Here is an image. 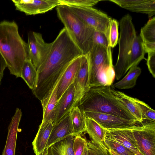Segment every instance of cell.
I'll return each mask as SVG.
<instances>
[{
    "label": "cell",
    "mask_w": 155,
    "mask_h": 155,
    "mask_svg": "<svg viewBox=\"0 0 155 155\" xmlns=\"http://www.w3.org/2000/svg\"><path fill=\"white\" fill-rule=\"evenodd\" d=\"M83 55L64 27L52 42L49 54L37 70L35 96L40 101L47 99L70 64Z\"/></svg>",
    "instance_id": "obj_1"
},
{
    "label": "cell",
    "mask_w": 155,
    "mask_h": 155,
    "mask_svg": "<svg viewBox=\"0 0 155 155\" xmlns=\"http://www.w3.org/2000/svg\"><path fill=\"white\" fill-rule=\"evenodd\" d=\"M132 17L127 14L120 21V36L117 60L114 66L115 77L118 80L131 68L137 66L143 59L145 51L141 38L137 35Z\"/></svg>",
    "instance_id": "obj_2"
},
{
    "label": "cell",
    "mask_w": 155,
    "mask_h": 155,
    "mask_svg": "<svg viewBox=\"0 0 155 155\" xmlns=\"http://www.w3.org/2000/svg\"><path fill=\"white\" fill-rule=\"evenodd\" d=\"M0 53L10 74L16 78L21 77L22 65L25 60L29 59L28 48L15 21L0 22Z\"/></svg>",
    "instance_id": "obj_3"
},
{
    "label": "cell",
    "mask_w": 155,
    "mask_h": 155,
    "mask_svg": "<svg viewBox=\"0 0 155 155\" xmlns=\"http://www.w3.org/2000/svg\"><path fill=\"white\" fill-rule=\"evenodd\" d=\"M78 106L83 112L110 114L139 123L124 105L112 94L111 86L91 88Z\"/></svg>",
    "instance_id": "obj_4"
},
{
    "label": "cell",
    "mask_w": 155,
    "mask_h": 155,
    "mask_svg": "<svg viewBox=\"0 0 155 155\" xmlns=\"http://www.w3.org/2000/svg\"><path fill=\"white\" fill-rule=\"evenodd\" d=\"M87 56L90 88L111 86L115 76L111 48L94 44Z\"/></svg>",
    "instance_id": "obj_5"
},
{
    "label": "cell",
    "mask_w": 155,
    "mask_h": 155,
    "mask_svg": "<svg viewBox=\"0 0 155 155\" xmlns=\"http://www.w3.org/2000/svg\"><path fill=\"white\" fill-rule=\"evenodd\" d=\"M56 9L58 18L70 38L83 55H87L93 45L95 29L84 22L68 6L59 5Z\"/></svg>",
    "instance_id": "obj_6"
},
{
    "label": "cell",
    "mask_w": 155,
    "mask_h": 155,
    "mask_svg": "<svg viewBox=\"0 0 155 155\" xmlns=\"http://www.w3.org/2000/svg\"><path fill=\"white\" fill-rule=\"evenodd\" d=\"M68 7L84 22L95 30L104 33L108 39L110 25L112 18L92 7Z\"/></svg>",
    "instance_id": "obj_7"
},
{
    "label": "cell",
    "mask_w": 155,
    "mask_h": 155,
    "mask_svg": "<svg viewBox=\"0 0 155 155\" xmlns=\"http://www.w3.org/2000/svg\"><path fill=\"white\" fill-rule=\"evenodd\" d=\"M141 124L132 129L138 150L143 155H155V122Z\"/></svg>",
    "instance_id": "obj_8"
},
{
    "label": "cell",
    "mask_w": 155,
    "mask_h": 155,
    "mask_svg": "<svg viewBox=\"0 0 155 155\" xmlns=\"http://www.w3.org/2000/svg\"><path fill=\"white\" fill-rule=\"evenodd\" d=\"M27 43L29 59L37 71L47 59L52 42H46L39 33L30 31L28 34Z\"/></svg>",
    "instance_id": "obj_9"
},
{
    "label": "cell",
    "mask_w": 155,
    "mask_h": 155,
    "mask_svg": "<svg viewBox=\"0 0 155 155\" xmlns=\"http://www.w3.org/2000/svg\"><path fill=\"white\" fill-rule=\"evenodd\" d=\"M87 117L96 121L105 129H132L137 123L113 115L91 111H84Z\"/></svg>",
    "instance_id": "obj_10"
},
{
    "label": "cell",
    "mask_w": 155,
    "mask_h": 155,
    "mask_svg": "<svg viewBox=\"0 0 155 155\" xmlns=\"http://www.w3.org/2000/svg\"><path fill=\"white\" fill-rule=\"evenodd\" d=\"M16 10L27 15L45 13L60 5L59 0H12Z\"/></svg>",
    "instance_id": "obj_11"
},
{
    "label": "cell",
    "mask_w": 155,
    "mask_h": 155,
    "mask_svg": "<svg viewBox=\"0 0 155 155\" xmlns=\"http://www.w3.org/2000/svg\"><path fill=\"white\" fill-rule=\"evenodd\" d=\"M89 68L87 55L81 56L79 67L73 82L74 87V106H78L80 100L90 89L89 86Z\"/></svg>",
    "instance_id": "obj_12"
},
{
    "label": "cell",
    "mask_w": 155,
    "mask_h": 155,
    "mask_svg": "<svg viewBox=\"0 0 155 155\" xmlns=\"http://www.w3.org/2000/svg\"><path fill=\"white\" fill-rule=\"evenodd\" d=\"M132 129H104L105 137L122 144L136 154L139 151L133 134Z\"/></svg>",
    "instance_id": "obj_13"
},
{
    "label": "cell",
    "mask_w": 155,
    "mask_h": 155,
    "mask_svg": "<svg viewBox=\"0 0 155 155\" xmlns=\"http://www.w3.org/2000/svg\"><path fill=\"white\" fill-rule=\"evenodd\" d=\"M130 11L147 14L149 18L155 14V0H110Z\"/></svg>",
    "instance_id": "obj_14"
},
{
    "label": "cell",
    "mask_w": 155,
    "mask_h": 155,
    "mask_svg": "<svg viewBox=\"0 0 155 155\" xmlns=\"http://www.w3.org/2000/svg\"><path fill=\"white\" fill-rule=\"evenodd\" d=\"M70 111L59 122L53 125L45 149L55 143L73 135Z\"/></svg>",
    "instance_id": "obj_15"
},
{
    "label": "cell",
    "mask_w": 155,
    "mask_h": 155,
    "mask_svg": "<svg viewBox=\"0 0 155 155\" xmlns=\"http://www.w3.org/2000/svg\"><path fill=\"white\" fill-rule=\"evenodd\" d=\"M74 92L73 83L58 100L55 108L53 125L59 122L74 107Z\"/></svg>",
    "instance_id": "obj_16"
},
{
    "label": "cell",
    "mask_w": 155,
    "mask_h": 155,
    "mask_svg": "<svg viewBox=\"0 0 155 155\" xmlns=\"http://www.w3.org/2000/svg\"><path fill=\"white\" fill-rule=\"evenodd\" d=\"M22 115L21 109L17 107L8 127L6 141L2 155H15L18 130Z\"/></svg>",
    "instance_id": "obj_17"
},
{
    "label": "cell",
    "mask_w": 155,
    "mask_h": 155,
    "mask_svg": "<svg viewBox=\"0 0 155 155\" xmlns=\"http://www.w3.org/2000/svg\"><path fill=\"white\" fill-rule=\"evenodd\" d=\"M81 56L75 58L70 64L60 79L56 92L58 100L73 83L79 67Z\"/></svg>",
    "instance_id": "obj_18"
},
{
    "label": "cell",
    "mask_w": 155,
    "mask_h": 155,
    "mask_svg": "<svg viewBox=\"0 0 155 155\" xmlns=\"http://www.w3.org/2000/svg\"><path fill=\"white\" fill-rule=\"evenodd\" d=\"M53 127L51 121L41 123L32 142L33 149L36 155H40L46 148Z\"/></svg>",
    "instance_id": "obj_19"
},
{
    "label": "cell",
    "mask_w": 155,
    "mask_h": 155,
    "mask_svg": "<svg viewBox=\"0 0 155 155\" xmlns=\"http://www.w3.org/2000/svg\"><path fill=\"white\" fill-rule=\"evenodd\" d=\"M75 137L71 135L55 143L45 149L40 155H74Z\"/></svg>",
    "instance_id": "obj_20"
},
{
    "label": "cell",
    "mask_w": 155,
    "mask_h": 155,
    "mask_svg": "<svg viewBox=\"0 0 155 155\" xmlns=\"http://www.w3.org/2000/svg\"><path fill=\"white\" fill-rule=\"evenodd\" d=\"M145 51H155V17L150 19L141 28L140 36Z\"/></svg>",
    "instance_id": "obj_21"
},
{
    "label": "cell",
    "mask_w": 155,
    "mask_h": 155,
    "mask_svg": "<svg viewBox=\"0 0 155 155\" xmlns=\"http://www.w3.org/2000/svg\"><path fill=\"white\" fill-rule=\"evenodd\" d=\"M70 113L73 135L81 136L86 130V117L84 113L76 106L71 108Z\"/></svg>",
    "instance_id": "obj_22"
},
{
    "label": "cell",
    "mask_w": 155,
    "mask_h": 155,
    "mask_svg": "<svg viewBox=\"0 0 155 155\" xmlns=\"http://www.w3.org/2000/svg\"><path fill=\"white\" fill-rule=\"evenodd\" d=\"M111 91L114 95L126 107L138 122L142 123L143 121L140 110L134 100V98L124 93L116 91L111 87Z\"/></svg>",
    "instance_id": "obj_23"
},
{
    "label": "cell",
    "mask_w": 155,
    "mask_h": 155,
    "mask_svg": "<svg viewBox=\"0 0 155 155\" xmlns=\"http://www.w3.org/2000/svg\"><path fill=\"white\" fill-rule=\"evenodd\" d=\"M141 73L140 68L135 66L130 68L126 75L114 86L119 89L131 88L136 85L137 79Z\"/></svg>",
    "instance_id": "obj_24"
},
{
    "label": "cell",
    "mask_w": 155,
    "mask_h": 155,
    "mask_svg": "<svg viewBox=\"0 0 155 155\" xmlns=\"http://www.w3.org/2000/svg\"><path fill=\"white\" fill-rule=\"evenodd\" d=\"M37 75V71L30 60H25L22 67L21 77L32 90L35 86Z\"/></svg>",
    "instance_id": "obj_25"
},
{
    "label": "cell",
    "mask_w": 155,
    "mask_h": 155,
    "mask_svg": "<svg viewBox=\"0 0 155 155\" xmlns=\"http://www.w3.org/2000/svg\"><path fill=\"white\" fill-rule=\"evenodd\" d=\"M86 131L91 140L97 143H104L105 129L93 119L86 117Z\"/></svg>",
    "instance_id": "obj_26"
},
{
    "label": "cell",
    "mask_w": 155,
    "mask_h": 155,
    "mask_svg": "<svg viewBox=\"0 0 155 155\" xmlns=\"http://www.w3.org/2000/svg\"><path fill=\"white\" fill-rule=\"evenodd\" d=\"M58 83L53 89L45 105L43 108V116L41 123L48 121H51L53 123L54 117L55 108L58 101L56 92Z\"/></svg>",
    "instance_id": "obj_27"
},
{
    "label": "cell",
    "mask_w": 155,
    "mask_h": 155,
    "mask_svg": "<svg viewBox=\"0 0 155 155\" xmlns=\"http://www.w3.org/2000/svg\"><path fill=\"white\" fill-rule=\"evenodd\" d=\"M87 155H111L104 143H97L91 140L87 141Z\"/></svg>",
    "instance_id": "obj_28"
},
{
    "label": "cell",
    "mask_w": 155,
    "mask_h": 155,
    "mask_svg": "<svg viewBox=\"0 0 155 155\" xmlns=\"http://www.w3.org/2000/svg\"><path fill=\"white\" fill-rule=\"evenodd\" d=\"M104 143L109 149L112 150L117 155H135L129 149L114 140L105 137Z\"/></svg>",
    "instance_id": "obj_29"
},
{
    "label": "cell",
    "mask_w": 155,
    "mask_h": 155,
    "mask_svg": "<svg viewBox=\"0 0 155 155\" xmlns=\"http://www.w3.org/2000/svg\"><path fill=\"white\" fill-rule=\"evenodd\" d=\"M134 99L138 106L143 120L155 122V111L143 101L137 98Z\"/></svg>",
    "instance_id": "obj_30"
},
{
    "label": "cell",
    "mask_w": 155,
    "mask_h": 155,
    "mask_svg": "<svg viewBox=\"0 0 155 155\" xmlns=\"http://www.w3.org/2000/svg\"><path fill=\"white\" fill-rule=\"evenodd\" d=\"M119 23L114 19H112L110 25L108 40L110 46L114 48L118 41Z\"/></svg>",
    "instance_id": "obj_31"
},
{
    "label": "cell",
    "mask_w": 155,
    "mask_h": 155,
    "mask_svg": "<svg viewBox=\"0 0 155 155\" xmlns=\"http://www.w3.org/2000/svg\"><path fill=\"white\" fill-rule=\"evenodd\" d=\"M60 5L68 6L92 7L101 1L98 0H59Z\"/></svg>",
    "instance_id": "obj_32"
},
{
    "label": "cell",
    "mask_w": 155,
    "mask_h": 155,
    "mask_svg": "<svg viewBox=\"0 0 155 155\" xmlns=\"http://www.w3.org/2000/svg\"><path fill=\"white\" fill-rule=\"evenodd\" d=\"M87 143V140L81 136L75 137L73 146L74 155H82Z\"/></svg>",
    "instance_id": "obj_33"
},
{
    "label": "cell",
    "mask_w": 155,
    "mask_h": 155,
    "mask_svg": "<svg viewBox=\"0 0 155 155\" xmlns=\"http://www.w3.org/2000/svg\"><path fill=\"white\" fill-rule=\"evenodd\" d=\"M93 44L101 45L107 48H111L108 40L106 35L103 33L95 30L93 37Z\"/></svg>",
    "instance_id": "obj_34"
},
{
    "label": "cell",
    "mask_w": 155,
    "mask_h": 155,
    "mask_svg": "<svg viewBox=\"0 0 155 155\" xmlns=\"http://www.w3.org/2000/svg\"><path fill=\"white\" fill-rule=\"evenodd\" d=\"M147 65L150 73L153 77L155 78V51L148 52Z\"/></svg>",
    "instance_id": "obj_35"
},
{
    "label": "cell",
    "mask_w": 155,
    "mask_h": 155,
    "mask_svg": "<svg viewBox=\"0 0 155 155\" xmlns=\"http://www.w3.org/2000/svg\"><path fill=\"white\" fill-rule=\"evenodd\" d=\"M7 67L5 61L0 53V85L3 78L4 71Z\"/></svg>",
    "instance_id": "obj_36"
},
{
    "label": "cell",
    "mask_w": 155,
    "mask_h": 155,
    "mask_svg": "<svg viewBox=\"0 0 155 155\" xmlns=\"http://www.w3.org/2000/svg\"><path fill=\"white\" fill-rule=\"evenodd\" d=\"M82 155H87V146L85 148Z\"/></svg>",
    "instance_id": "obj_37"
},
{
    "label": "cell",
    "mask_w": 155,
    "mask_h": 155,
    "mask_svg": "<svg viewBox=\"0 0 155 155\" xmlns=\"http://www.w3.org/2000/svg\"><path fill=\"white\" fill-rule=\"evenodd\" d=\"M111 155H117L115 152L113 151L112 150L109 149Z\"/></svg>",
    "instance_id": "obj_38"
},
{
    "label": "cell",
    "mask_w": 155,
    "mask_h": 155,
    "mask_svg": "<svg viewBox=\"0 0 155 155\" xmlns=\"http://www.w3.org/2000/svg\"><path fill=\"white\" fill-rule=\"evenodd\" d=\"M135 155H143L140 152H139L136 154H135Z\"/></svg>",
    "instance_id": "obj_39"
}]
</instances>
